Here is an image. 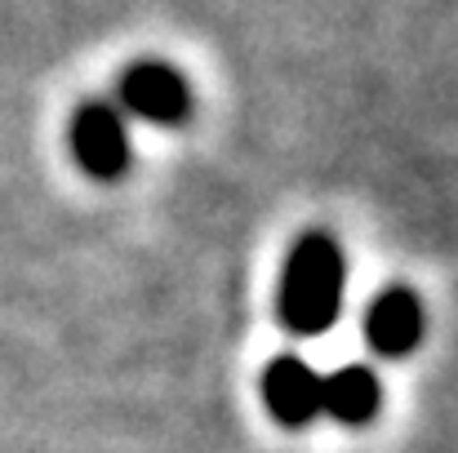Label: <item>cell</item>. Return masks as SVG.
<instances>
[{
    "instance_id": "6da1fadb",
    "label": "cell",
    "mask_w": 458,
    "mask_h": 453,
    "mask_svg": "<svg viewBox=\"0 0 458 453\" xmlns=\"http://www.w3.org/2000/svg\"><path fill=\"white\" fill-rule=\"evenodd\" d=\"M343 306V254L329 236H303L285 263L276 315L290 333L316 338L338 320Z\"/></svg>"
},
{
    "instance_id": "7a4b0ae2",
    "label": "cell",
    "mask_w": 458,
    "mask_h": 453,
    "mask_svg": "<svg viewBox=\"0 0 458 453\" xmlns=\"http://www.w3.org/2000/svg\"><path fill=\"white\" fill-rule=\"evenodd\" d=\"M72 155L98 182L121 178L130 169V134L121 112L107 103H85L72 121Z\"/></svg>"
},
{
    "instance_id": "3957f363",
    "label": "cell",
    "mask_w": 458,
    "mask_h": 453,
    "mask_svg": "<svg viewBox=\"0 0 458 453\" xmlns=\"http://www.w3.org/2000/svg\"><path fill=\"white\" fill-rule=\"evenodd\" d=\"M121 107L148 125H182L191 112V89L174 67L139 63L121 76Z\"/></svg>"
},
{
    "instance_id": "277c9868",
    "label": "cell",
    "mask_w": 458,
    "mask_h": 453,
    "mask_svg": "<svg viewBox=\"0 0 458 453\" xmlns=\"http://www.w3.org/2000/svg\"><path fill=\"white\" fill-rule=\"evenodd\" d=\"M263 400L276 423L307 427L320 418V373L299 356H276L263 373Z\"/></svg>"
},
{
    "instance_id": "5b68a950",
    "label": "cell",
    "mask_w": 458,
    "mask_h": 453,
    "mask_svg": "<svg viewBox=\"0 0 458 453\" xmlns=\"http://www.w3.org/2000/svg\"><path fill=\"white\" fill-rule=\"evenodd\" d=\"M365 338L387 360L410 356L419 347V338H423V306H419V298L405 285L383 289L374 298V306H369V315H365Z\"/></svg>"
},
{
    "instance_id": "8992f818",
    "label": "cell",
    "mask_w": 458,
    "mask_h": 453,
    "mask_svg": "<svg viewBox=\"0 0 458 453\" xmlns=\"http://www.w3.org/2000/svg\"><path fill=\"white\" fill-rule=\"evenodd\" d=\"M383 405V387L365 365H343L329 378H320V414H329L343 427H365Z\"/></svg>"
}]
</instances>
